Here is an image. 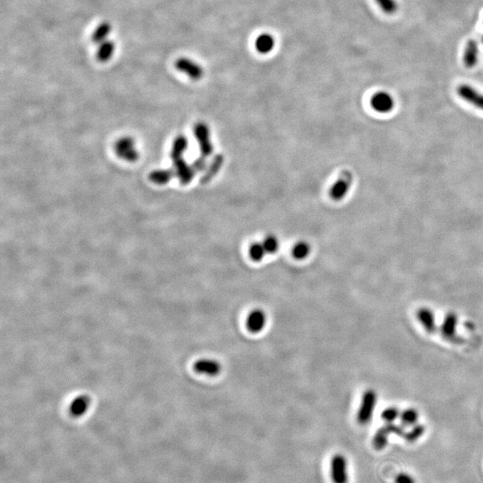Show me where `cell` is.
Here are the masks:
<instances>
[{
  "label": "cell",
  "mask_w": 483,
  "mask_h": 483,
  "mask_svg": "<svg viewBox=\"0 0 483 483\" xmlns=\"http://www.w3.org/2000/svg\"><path fill=\"white\" fill-rule=\"evenodd\" d=\"M91 400L87 395H80L70 404L69 412L74 417L83 416L88 410Z\"/></svg>",
  "instance_id": "obj_16"
},
{
  "label": "cell",
  "mask_w": 483,
  "mask_h": 483,
  "mask_svg": "<svg viewBox=\"0 0 483 483\" xmlns=\"http://www.w3.org/2000/svg\"><path fill=\"white\" fill-rule=\"evenodd\" d=\"M176 176L174 169H158L154 170L149 175V180L158 186L167 185Z\"/></svg>",
  "instance_id": "obj_17"
},
{
  "label": "cell",
  "mask_w": 483,
  "mask_h": 483,
  "mask_svg": "<svg viewBox=\"0 0 483 483\" xmlns=\"http://www.w3.org/2000/svg\"><path fill=\"white\" fill-rule=\"evenodd\" d=\"M193 369L197 373L208 376H217L221 372V365L216 360L200 359L194 363Z\"/></svg>",
  "instance_id": "obj_11"
},
{
  "label": "cell",
  "mask_w": 483,
  "mask_h": 483,
  "mask_svg": "<svg viewBox=\"0 0 483 483\" xmlns=\"http://www.w3.org/2000/svg\"><path fill=\"white\" fill-rule=\"evenodd\" d=\"M194 135L200 146L201 157H209L213 152L209 126L205 123H198L194 126Z\"/></svg>",
  "instance_id": "obj_5"
},
{
  "label": "cell",
  "mask_w": 483,
  "mask_h": 483,
  "mask_svg": "<svg viewBox=\"0 0 483 483\" xmlns=\"http://www.w3.org/2000/svg\"><path fill=\"white\" fill-rule=\"evenodd\" d=\"M479 59L478 43L474 40H470L465 46L463 60L467 68L474 67Z\"/></svg>",
  "instance_id": "obj_15"
},
{
  "label": "cell",
  "mask_w": 483,
  "mask_h": 483,
  "mask_svg": "<svg viewBox=\"0 0 483 483\" xmlns=\"http://www.w3.org/2000/svg\"><path fill=\"white\" fill-rule=\"evenodd\" d=\"M353 177L348 172H344L335 182L330 190V195L334 200H341L347 194L349 189L352 185Z\"/></svg>",
  "instance_id": "obj_7"
},
{
  "label": "cell",
  "mask_w": 483,
  "mask_h": 483,
  "mask_svg": "<svg viewBox=\"0 0 483 483\" xmlns=\"http://www.w3.org/2000/svg\"><path fill=\"white\" fill-rule=\"evenodd\" d=\"M377 393L372 389H368L363 393L362 402L357 412V422L361 425H365L371 422L376 408Z\"/></svg>",
  "instance_id": "obj_2"
},
{
  "label": "cell",
  "mask_w": 483,
  "mask_h": 483,
  "mask_svg": "<svg viewBox=\"0 0 483 483\" xmlns=\"http://www.w3.org/2000/svg\"><path fill=\"white\" fill-rule=\"evenodd\" d=\"M176 67L178 71L188 75L191 79L195 80V81L201 79V77L204 74L202 67L199 64L186 57H182L177 59L176 62Z\"/></svg>",
  "instance_id": "obj_8"
},
{
  "label": "cell",
  "mask_w": 483,
  "mask_h": 483,
  "mask_svg": "<svg viewBox=\"0 0 483 483\" xmlns=\"http://www.w3.org/2000/svg\"><path fill=\"white\" fill-rule=\"evenodd\" d=\"M400 419L402 424L405 426L416 425L419 419L418 412L415 409H405L400 414Z\"/></svg>",
  "instance_id": "obj_22"
},
{
  "label": "cell",
  "mask_w": 483,
  "mask_h": 483,
  "mask_svg": "<svg viewBox=\"0 0 483 483\" xmlns=\"http://www.w3.org/2000/svg\"><path fill=\"white\" fill-rule=\"evenodd\" d=\"M115 151L119 158L128 162H135L139 158V153L135 148V142L131 137L118 140L115 145Z\"/></svg>",
  "instance_id": "obj_6"
},
{
  "label": "cell",
  "mask_w": 483,
  "mask_h": 483,
  "mask_svg": "<svg viewBox=\"0 0 483 483\" xmlns=\"http://www.w3.org/2000/svg\"><path fill=\"white\" fill-rule=\"evenodd\" d=\"M390 434H395L397 436L404 437V432L402 428L395 425L394 423H386V425L380 428L375 433L372 439L373 447L376 450H381L385 448L388 443V436Z\"/></svg>",
  "instance_id": "obj_3"
},
{
  "label": "cell",
  "mask_w": 483,
  "mask_h": 483,
  "mask_svg": "<svg viewBox=\"0 0 483 483\" xmlns=\"http://www.w3.org/2000/svg\"><path fill=\"white\" fill-rule=\"evenodd\" d=\"M399 410L396 408V407H387L386 408L382 414H381V418L382 420L386 422V423H393L395 422L396 419L400 417Z\"/></svg>",
  "instance_id": "obj_27"
},
{
  "label": "cell",
  "mask_w": 483,
  "mask_h": 483,
  "mask_svg": "<svg viewBox=\"0 0 483 483\" xmlns=\"http://www.w3.org/2000/svg\"><path fill=\"white\" fill-rule=\"evenodd\" d=\"M457 94L466 102L483 110V94L468 84H461L457 88Z\"/></svg>",
  "instance_id": "obj_9"
},
{
  "label": "cell",
  "mask_w": 483,
  "mask_h": 483,
  "mask_svg": "<svg viewBox=\"0 0 483 483\" xmlns=\"http://www.w3.org/2000/svg\"><path fill=\"white\" fill-rule=\"evenodd\" d=\"M188 146V140L184 135H179L173 143L170 157L174 164V170L182 185H188L193 179L195 170L193 166L186 162L183 155Z\"/></svg>",
  "instance_id": "obj_1"
},
{
  "label": "cell",
  "mask_w": 483,
  "mask_h": 483,
  "mask_svg": "<svg viewBox=\"0 0 483 483\" xmlns=\"http://www.w3.org/2000/svg\"><path fill=\"white\" fill-rule=\"evenodd\" d=\"M377 4L385 14H394L398 9V5L395 0H375Z\"/></svg>",
  "instance_id": "obj_25"
},
{
  "label": "cell",
  "mask_w": 483,
  "mask_h": 483,
  "mask_svg": "<svg viewBox=\"0 0 483 483\" xmlns=\"http://www.w3.org/2000/svg\"><path fill=\"white\" fill-rule=\"evenodd\" d=\"M262 245L264 247L265 251L269 254L276 253L279 248V239L274 236H268L264 238L262 242Z\"/></svg>",
  "instance_id": "obj_24"
},
{
  "label": "cell",
  "mask_w": 483,
  "mask_h": 483,
  "mask_svg": "<svg viewBox=\"0 0 483 483\" xmlns=\"http://www.w3.org/2000/svg\"><path fill=\"white\" fill-rule=\"evenodd\" d=\"M266 254L262 242H253L249 247V256L253 261H260Z\"/></svg>",
  "instance_id": "obj_23"
},
{
  "label": "cell",
  "mask_w": 483,
  "mask_h": 483,
  "mask_svg": "<svg viewBox=\"0 0 483 483\" xmlns=\"http://www.w3.org/2000/svg\"><path fill=\"white\" fill-rule=\"evenodd\" d=\"M111 32V25L107 22L101 23L94 31L92 36V41L96 44H100L107 41V38Z\"/></svg>",
  "instance_id": "obj_20"
},
{
  "label": "cell",
  "mask_w": 483,
  "mask_h": 483,
  "mask_svg": "<svg viewBox=\"0 0 483 483\" xmlns=\"http://www.w3.org/2000/svg\"><path fill=\"white\" fill-rule=\"evenodd\" d=\"M116 45L112 41H105L99 44L97 51V59L100 62H107L111 58L115 52Z\"/></svg>",
  "instance_id": "obj_19"
},
{
  "label": "cell",
  "mask_w": 483,
  "mask_h": 483,
  "mask_svg": "<svg viewBox=\"0 0 483 483\" xmlns=\"http://www.w3.org/2000/svg\"><path fill=\"white\" fill-rule=\"evenodd\" d=\"M425 432V428L423 425L416 424L410 432L404 433V438L407 442L413 443V442L418 440L420 437H422L423 433Z\"/></svg>",
  "instance_id": "obj_26"
},
{
  "label": "cell",
  "mask_w": 483,
  "mask_h": 483,
  "mask_svg": "<svg viewBox=\"0 0 483 483\" xmlns=\"http://www.w3.org/2000/svg\"><path fill=\"white\" fill-rule=\"evenodd\" d=\"M267 317L264 311L260 309L251 311L246 319V327L251 333H259L264 329Z\"/></svg>",
  "instance_id": "obj_12"
},
{
  "label": "cell",
  "mask_w": 483,
  "mask_h": 483,
  "mask_svg": "<svg viewBox=\"0 0 483 483\" xmlns=\"http://www.w3.org/2000/svg\"><path fill=\"white\" fill-rule=\"evenodd\" d=\"M330 476L333 483H348L347 462L344 455H335L330 463Z\"/></svg>",
  "instance_id": "obj_4"
},
{
  "label": "cell",
  "mask_w": 483,
  "mask_h": 483,
  "mask_svg": "<svg viewBox=\"0 0 483 483\" xmlns=\"http://www.w3.org/2000/svg\"><path fill=\"white\" fill-rule=\"evenodd\" d=\"M458 324V319L456 314L454 312L447 313L440 327V332L446 339H452L454 338L456 335V329Z\"/></svg>",
  "instance_id": "obj_14"
},
{
  "label": "cell",
  "mask_w": 483,
  "mask_h": 483,
  "mask_svg": "<svg viewBox=\"0 0 483 483\" xmlns=\"http://www.w3.org/2000/svg\"><path fill=\"white\" fill-rule=\"evenodd\" d=\"M204 158L203 157L199 158L198 159H196L195 162L193 164V167L195 171H201L202 169H204L205 167H206V162H205Z\"/></svg>",
  "instance_id": "obj_30"
},
{
  "label": "cell",
  "mask_w": 483,
  "mask_h": 483,
  "mask_svg": "<svg viewBox=\"0 0 483 483\" xmlns=\"http://www.w3.org/2000/svg\"><path fill=\"white\" fill-rule=\"evenodd\" d=\"M416 315H417V319H418L420 324L423 326L424 330H426L428 333L432 334L436 331L437 330L436 319H435V315H434L433 311L431 309L426 308V307L421 308V309H419Z\"/></svg>",
  "instance_id": "obj_13"
},
{
  "label": "cell",
  "mask_w": 483,
  "mask_h": 483,
  "mask_svg": "<svg viewBox=\"0 0 483 483\" xmlns=\"http://www.w3.org/2000/svg\"><path fill=\"white\" fill-rule=\"evenodd\" d=\"M395 483H415L411 475L407 474H399L395 479Z\"/></svg>",
  "instance_id": "obj_29"
},
{
  "label": "cell",
  "mask_w": 483,
  "mask_h": 483,
  "mask_svg": "<svg viewBox=\"0 0 483 483\" xmlns=\"http://www.w3.org/2000/svg\"><path fill=\"white\" fill-rule=\"evenodd\" d=\"M371 106L379 113H388L395 106L394 98L386 92H378L371 98Z\"/></svg>",
  "instance_id": "obj_10"
},
{
  "label": "cell",
  "mask_w": 483,
  "mask_h": 483,
  "mask_svg": "<svg viewBox=\"0 0 483 483\" xmlns=\"http://www.w3.org/2000/svg\"><path fill=\"white\" fill-rule=\"evenodd\" d=\"M220 165H221V158H216V160L211 164V166H210V168H209L208 173L203 177L202 182H207L208 180H209L211 178V177L213 176L214 174H216V172L218 171V169L220 167Z\"/></svg>",
  "instance_id": "obj_28"
},
{
  "label": "cell",
  "mask_w": 483,
  "mask_h": 483,
  "mask_svg": "<svg viewBox=\"0 0 483 483\" xmlns=\"http://www.w3.org/2000/svg\"><path fill=\"white\" fill-rule=\"evenodd\" d=\"M311 252L310 244L304 241L296 242L292 248V255L296 260H303Z\"/></svg>",
  "instance_id": "obj_21"
},
{
  "label": "cell",
  "mask_w": 483,
  "mask_h": 483,
  "mask_svg": "<svg viewBox=\"0 0 483 483\" xmlns=\"http://www.w3.org/2000/svg\"><path fill=\"white\" fill-rule=\"evenodd\" d=\"M275 40L269 33L260 34L255 40V48L260 54H268L274 48Z\"/></svg>",
  "instance_id": "obj_18"
}]
</instances>
